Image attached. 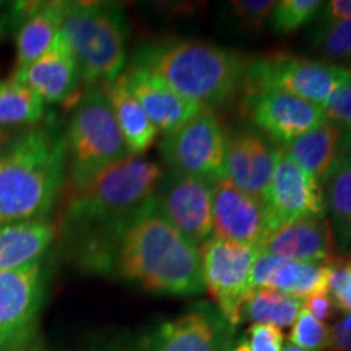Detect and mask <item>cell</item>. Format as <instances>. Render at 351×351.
Masks as SVG:
<instances>
[{
    "instance_id": "cell-1",
    "label": "cell",
    "mask_w": 351,
    "mask_h": 351,
    "mask_svg": "<svg viewBox=\"0 0 351 351\" xmlns=\"http://www.w3.org/2000/svg\"><path fill=\"white\" fill-rule=\"evenodd\" d=\"M161 179L163 169L155 161L127 156L86 187L70 192L57 225L65 256L90 274L109 275L122 231L155 197Z\"/></svg>"
},
{
    "instance_id": "cell-2",
    "label": "cell",
    "mask_w": 351,
    "mask_h": 351,
    "mask_svg": "<svg viewBox=\"0 0 351 351\" xmlns=\"http://www.w3.org/2000/svg\"><path fill=\"white\" fill-rule=\"evenodd\" d=\"M109 276L158 295L192 296L205 289L199 249L160 213L155 197L122 231Z\"/></svg>"
},
{
    "instance_id": "cell-3",
    "label": "cell",
    "mask_w": 351,
    "mask_h": 351,
    "mask_svg": "<svg viewBox=\"0 0 351 351\" xmlns=\"http://www.w3.org/2000/svg\"><path fill=\"white\" fill-rule=\"evenodd\" d=\"M67 174L65 132L54 116L0 156V225L47 219Z\"/></svg>"
},
{
    "instance_id": "cell-4",
    "label": "cell",
    "mask_w": 351,
    "mask_h": 351,
    "mask_svg": "<svg viewBox=\"0 0 351 351\" xmlns=\"http://www.w3.org/2000/svg\"><path fill=\"white\" fill-rule=\"evenodd\" d=\"M130 65L150 72L182 98L213 109L241 90L249 60L217 44L166 36L140 44Z\"/></svg>"
},
{
    "instance_id": "cell-5",
    "label": "cell",
    "mask_w": 351,
    "mask_h": 351,
    "mask_svg": "<svg viewBox=\"0 0 351 351\" xmlns=\"http://www.w3.org/2000/svg\"><path fill=\"white\" fill-rule=\"evenodd\" d=\"M67 184L77 192L101 173L125 160V140L103 86H86L73 104L67 132Z\"/></svg>"
},
{
    "instance_id": "cell-6",
    "label": "cell",
    "mask_w": 351,
    "mask_h": 351,
    "mask_svg": "<svg viewBox=\"0 0 351 351\" xmlns=\"http://www.w3.org/2000/svg\"><path fill=\"white\" fill-rule=\"evenodd\" d=\"M62 33L72 47L86 86L104 85L124 72L129 26L121 5L69 2Z\"/></svg>"
},
{
    "instance_id": "cell-7",
    "label": "cell",
    "mask_w": 351,
    "mask_h": 351,
    "mask_svg": "<svg viewBox=\"0 0 351 351\" xmlns=\"http://www.w3.org/2000/svg\"><path fill=\"white\" fill-rule=\"evenodd\" d=\"M234 327L218 307L194 304L169 320L117 332L86 351H231Z\"/></svg>"
},
{
    "instance_id": "cell-8",
    "label": "cell",
    "mask_w": 351,
    "mask_h": 351,
    "mask_svg": "<svg viewBox=\"0 0 351 351\" xmlns=\"http://www.w3.org/2000/svg\"><path fill=\"white\" fill-rule=\"evenodd\" d=\"M350 75L351 67L275 52L249 60L241 90H278L322 108Z\"/></svg>"
},
{
    "instance_id": "cell-9",
    "label": "cell",
    "mask_w": 351,
    "mask_h": 351,
    "mask_svg": "<svg viewBox=\"0 0 351 351\" xmlns=\"http://www.w3.org/2000/svg\"><path fill=\"white\" fill-rule=\"evenodd\" d=\"M47 283L44 261L0 271V351H23L33 343Z\"/></svg>"
},
{
    "instance_id": "cell-10",
    "label": "cell",
    "mask_w": 351,
    "mask_h": 351,
    "mask_svg": "<svg viewBox=\"0 0 351 351\" xmlns=\"http://www.w3.org/2000/svg\"><path fill=\"white\" fill-rule=\"evenodd\" d=\"M228 135L213 109L165 135L161 155L171 171L217 182L225 176Z\"/></svg>"
},
{
    "instance_id": "cell-11",
    "label": "cell",
    "mask_w": 351,
    "mask_h": 351,
    "mask_svg": "<svg viewBox=\"0 0 351 351\" xmlns=\"http://www.w3.org/2000/svg\"><path fill=\"white\" fill-rule=\"evenodd\" d=\"M202 274L205 288L232 327L241 322V307L251 291V274L258 256L256 247H247L212 238L202 245Z\"/></svg>"
},
{
    "instance_id": "cell-12",
    "label": "cell",
    "mask_w": 351,
    "mask_h": 351,
    "mask_svg": "<svg viewBox=\"0 0 351 351\" xmlns=\"http://www.w3.org/2000/svg\"><path fill=\"white\" fill-rule=\"evenodd\" d=\"M213 182L169 171L156 189L158 210L194 245L213 238L212 226Z\"/></svg>"
},
{
    "instance_id": "cell-13",
    "label": "cell",
    "mask_w": 351,
    "mask_h": 351,
    "mask_svg": "<svg viewBox=\"0 0 351 351\" xmlns=\"http://www.w3.org/2000/svg\"><path fill=\"white\" fill-rule=\"evenodd\" d=\"M271 228L311 218H326L327 205L322 184L300 168L276 147L275 169L263 197Z\"/></svg>"
},
{
    "instance_id": "cell-14",
    "label": "cell",
    "mask_w": 351,
    "mask_h": 351,
    "mask_svg": "<svg viewBox=\"0 0 351 351\" xmlns=\"http://www.w3.org/2000/svg\"><path fill=\"white\" fill-rule=\"evenodd\" d=\"M212 226L213 238L257 251L274 231L263 200L239 191L225 178L213 184Z\"/></svg>"
},
{
    "instance_id": "cell-15",
    "label": "cell",
    "mask_w": 351,
    "mask_h": 351,
    "mask_svg": "<svg viewBox=\"0 0 351 351\" xmlns=\"http://www.w3.org/2000/svg\"><path fill=\"white\" fill-rule=\"evenodd\" d=\"M244 108L265 138L283 147L326 121L322 108L278 90L244 95Z\"/></svg>"
},
{
    "instance_id": "cell-16",
    "label": "cell",
    "mask_w": 351,
    "mask_h": 351,
    "mask_svg": "<svg viewBox=\"0 0 351 351\" xmlns=\"http://www.w3.org/2000/svg\"><path fill=\"white\" fill-rule=\"evenodd\" d=\"M12 80L32 88L46 103L73 106L80 98V70L62 29L44 54L26 67L15 70Z\"/></svg>"
},
{
    "instance_id": "cell-17",
    "label": "cell",
    "mask_w": 351,
    "mask_h": 351,
    "mask_svg": "<svg viewBox=\"0 0 351 351\" xmlns=\"http://www.w3.org/2000/svg\"><path fill=\"white\" fill-rule=\"evenodd\" d=\"M276 161V145L261 132L238 130L228 137L225 176L232 186L263 200Z\"/></svg>"
},
{
    "instance_id": "cell-18",
    "label": "cell",
    "mask_w": 351,
    "mask_h": 351,
    "mask_svg": "<svg viewBox=\"0 0 351 351\" xmlns=\"http://www.w3.org/2000/svg\"><path fill=\"white\" fill-rule=\"evenodd\" d=\"M121 77L127 90L147 112L152 124L156 127V130L163 132L165 135L187 124L189 121H192L202 111L207 109L182 98L160 78L152 75L147 70L135 67V65H129L121 73Z\"/></svg>"
},
{
    "instance_id": "cell-19",
    "label": "cell",
    "mask_w": 351,
    "mask_h": 351,
    "mask_svg": "<svg viewBox=\"0 0 351 351\" xmlns=\"http://www.w3.org/2000/svg\"><path fill=\"white\" fill-rule=\"evenodd\" d=\"M332 276V258L322 262H298L261 254L251 274L252 288H271L306 300L315 293H327Z\"/></svg>"
},
{
    "instance_id": "cell-20",
    "label": "cell",
    "mask_w": 351,
    "mask_h": 351,
    "mask_svg": "<svg viewBox=\"0 0 351 351\" xmlns=\"http://www.w3.org/2000/svg\"><path fill=\"white\" fill-rule=\"evenodd\" d=\"M288 261L322 262L337 257L335 231L328 218H311L278 226L258 247Z\"/></svg>"
},
{
    "instance_id": "cell-21",
    "label": "cell",
    "mask_w": 351,
    "mask_h": 351,
    "mask_svg": "<svg viewBox=\"0 0 351 351\" xmlns=\"http://www.w3.org/2000/svg\"><path fill=\"white\" fill-rule=\"evenodd\" d=\"M67 3L64 0L23 2V15L16 29L15 70L33 64L49 49L52 41L62 29Z\"/></svg>"
},
{
    "instance_id": "cell-22",
    "label": "cell",
    "mask_w": 351,
    "mask_h": 351,
    "mask_svg": "<svg viewBox=\"0 0 351 351\" xmlns=\"http://www.w3.org/2000/svg\"><path fill=\"white\" fill-rule=\"evenodd\" d=\"M280 148L320 184L346 150L341 127L328 119Z\"/></svg>"
},
{
    "instance_id": "cell-23",
    "label": "cell",
    "mask_w": 351,
    "mask_h": 351,
    "mask_svg": "<svg viewBox=\"0 0 351 351\" xmlns=\"http://www.w3.org/2000/svg\"><path fill=\"white\" fill-rule=\"evenodd\" d=\"M56 239L57 225L49 219L0 225V271L43 261Z\"/></svg>"
},
{
    "instance_id": "cell-24",
    "label": "cell",
    "mask_w": 351,
    "mask_h": 351,
    "mask_svg": "<svg viewBox=\"0 0 351 351\" xmlns=\"http://www.w3.org/2000/svg\"><path fill=\"white\" fill-rule=\"evenodd\" d=\"M104 93H106L109 103H111L114 116L125 140L127 150L130 156H140L145 152L150 150L155 143L158 130L148 119L147 112L140 106L137 99L127 90L124 80L119 75L116 80L104 83Z\"/></svg>"
},
{
    "instance_id": "cell-25",
    "label": "cell",
    "mask_w": 351,
    "mask_h": 351,
    "mask_svg": "<svg viewBox=\"0 0 351 351\" xmlns=\"http://www.w3.org/2000/svg\"><path fill=\"white\" fill-rule=\"evenodd\" d=\"M301 309V298L271 288H252L241 307V320L285 328L295 324Z\"/></svg>"
},
{
    "instance_id": "cell-26",
    "label": "cell",
    "mask_w": 351,
    "mask_h": 351,
    "mask_svg": "<svg viewBox=\"0 0 351 351\" xmlns=\"http://www.w3.org/2000/svg\"><path fill=\"white\" fill-rule=\"evenodd\" d=\"M46 116V101L32 88L15 80L0 82V127L25 130L39 125Z\"/></svg>"
},
{
    "instance_id": "cell-27",
    "label": "cell",
    "mask_w": 351,
    "mask_h": 351,
    "mask_svg": "<svg viewBox=\"0 0 351 351\" xmlns=\"http://www.w3.org/2000/svg\"><path fill=\"white\" fill-rule=\"evenodd\" d=\"M346 148V147H345ZM330 223L345 243H351V153L345 150L322 184Z\"/></svg>"
},
{
    "instance_id": "cell-28",
    "label": "cell",
    "mask_w": 351,
    "mask_h": 351,
    "mask_svg": "<svg viewBox=\"0 0 351 351\" xmlns=\"http://www.w3.org/2000/svg\"><path fill=\"white\" fill-rule=\"evenodd\" d=\"M313 49L333 64L351 59V20H322L313 36Z\"/></svg>"
},
{
    "instance_id": "cell-29",
    "label": "cell",
    "mask_w": 351,
    "mask_h": 351,
    "mask_svg": "<svg viewBox=\"0 0 351 351\" xmlns=\"http://www.w3.org/2000/svg\"><path fill=\"white\" fill-rule=\"evenodd\" d=\"M326 2L319 0H282L270 15V28L278 34H291L322 15Z\"/></svg>"
},
{
    "instance_id": "cell-30",
    "label": "cell",
    "mask_w": 351,
    "mask_h": 351,
    "mask_svg": "<svg viewBox=\"0 0 351 351\" xmlns=\"http://www.w3.org/2000/svg\"><path fill=\"white\" fill-rule=\"evenodd\" d=\"M328 332H330V328L326 324L314 319L302 307L301 313L298 314L295 324H293L289 341H291V345L300 346L302 350L322 351L327 345Z\"/></svg>"
},
{
    "instance_id": "cell-31",
    "label": "cell",
    "mask_w": 351,
    "mask_h": 351,
    "mask_svg": "<svg viewBox=\"0 0 351 351\" xmlns=\"http://www.w3.org/2000/svg\"><path fill=\"white\" fill-rule=\"evenodd\" d=\"M276 5L274 0H234L231 8L245 29L261 32Z\"/></svg>"
},
{
    "instance_id": "cell-32",
    "label": "cell",
    "mask_w": 351,
    "mask_h": 351,
    "mask_svg": "<svg viewBox=\"0 0 351 351\" xmlns=\"http://www.w3.org/2000/svg\"><path fill=\"white\" fill-rule=\"evenodd\" d=\"M322 111L328 121L351 132V75L333 91Z\"/></svg>"
},
{
    "instance_id": "cell-33",
    "label": "cell",
    "mask_w": 351,
    "mask_h": 351,
    "mask_svg": "<svg viewBox=\"0 0 351 351\" xmlns=\"http://www.w3.org/2000/svg\"><path fill=\"white\" fill-rule=\"evenodd\" d=\"M330 293L337 309H341L346 314H351V275L348 263L339 257L332 258V276L328 283Z\"/></svg>"
},
{
    "instance_id": "cell-34",
    "label": "cell",
    "mask_w": 351,
    "mask_h": 351,
    "mask_svg": "<svg viewBox=\"0 0 351 351\" xmlns=\"http://www.w3.org/2000/svg\"><path fill=\"white\" fill-rule=\"evenodd\" d=\"M249 351H282L283 350V332L282 328L267 324H254L247 330Z\"/></svg>"
},
{
    "instance_id": "cell-35",
    "label": "cell",
    "mask_w": 351,
    "mask_h": 351,
    "mask_svg": "<svg viewBox=\"0 0 351 351\" xmlns=\"http://www.w3.org/2000/svg\"><path fill=\"white\" fill-rule=\"evenodd\" d=\"M302 307L313 315L314 319L326 324V320H330L337 313V306L333 302L330 293H315V295L307 296L302 300Z\"/></svg>"
},
{
    "instance_id": "cell-36",
    "label": "cell",
    "mask_w": 351,
    "mask_h": 351,
    "mask_svg": "<svg viewBox=\"0 0 351 351\" xmlns=\"http://www.w3.org/2000/svg\"><path fill=\"white\" fill-rule=\"evenodd\" d=\"M324 351H351V314L345 313L330 328Z\"/></svg>"
},
{
    "instance_id": "cell-37",
    "label": "cell",
    "mask_w": 351,
    "mask_h": 351,
    "mask_svg": "<svg viewBox=\"0 0 351 351\" xmlns=\"http://www.w3.org/2000/svg\"><path fill=\"white\" fill-rule=\"evenodd\" d=\"M322 20H351V0H330L322 12Z\"/></svg>"
},
{
    "instance_id": "cell-38",
    "label": "cell",
    "mask_w": 351,
    "mask_h": 351,
    "mask_svg": "<svg viewBox=\"0 0 351 351\" xmlns=\"http://www.w3.org/2000/svg\"><path fill=\"white\" fill-rule=\"evenodd\" d=\"M25 130H13V129H3V127H0V156H2L3 153H5L8 148L19 140V137Z\"/></svg>"
},
{
    "instance_id": "cell-39",
    "label": "cell",
    "mask_w": 351,
    "mask_h": 351,
    "mask_svg": "<svg viewBox=\"0 0 351 351\" xmlns=\"http://www.w3.org/2000/svg\"><path fill=\"white\" fill-rule=\"evenodd\" d=\"M20 19H21L20 8H19V5H16V3H13L10 13H7V15L0 16V34H2L7 29V23H10V25L13 23V25L19 26L20 25Z\"/></svg>"
},
{
    "instance_id": "cell-40",
    "label": "cell",
    "mask_w": 351,
    "mask_h": 351,
    "mask_svg": "<svg viewBox=\"0 0 351 351\" xmlns=\"http://www.w3.org/2000/svg\"><path fill=\"white\" fill-rule=\"evenodd\" d=\"M231 351H249V350H247V345H245V341H241V343L232 346Z\"/></svg>"
},
{
    "instance_id": "cell-41",
    "label": "cell",
    "mask_w": 351,
    "mask_h": 351,
    "mask_svg": "<svg viewBox=\"0 0 351 351\" xmlns=\"http://www.w3.org/2000/svg\"><path fill=\"white\" fill-rule=\"evenodd\" d=\"M345 147L351 153V132H346L345 134Z\"/></svg>"
},
{
    "instance_id": "cell-42",
    "label": "cell",
    "mask_w": 351,
    "mask_h": 351,
    "mask_svg": "<svg viewBox=\"0 0 351 351\" xmlns=\"http://www.w3.org/2000/svg\"><path fill=\"white\" fill-rule=\"evenodd\" d=\"M282 351H307V350H302L300 346H295V345H287Z\"/></svg>"
},
{
    "instance_id": "cell-43",
    "label": "cell",
    "mask_w": 351,
    "mask_h": 351,
    "mask_svg": "<svg viewBox=\"0 0 351 351\" xmlns=\"http://www.w3.org/2000/svg\"><path fill=\"white\" fill-rule=\"evenodd\" d=\"M23 351H44L41 346L36 345V343H32L29 346H26V348Z\"/></svg>"
},
{
    "instance_id": "cell-44",
    "label": "cell",
    "mask_w": 351,
    "mask_h": 351,
    "mask_svg": "<svg viewBox=\"0 0 351 351\" xmlns=\"http://www.w3.org/2000/svg\"><path fill=\"white\" fill-rule=\"evenodd\" d=\"M348 271H350V275H351V261H350V263H348Z\"/></svg>"
},
{
    "instance_id": "cell-45",
    "label": "cell",
    "mask_w": 351,
    "mask_h": 351,
    "mask_svg": "<svg viewBox=\"0 0 351 351\" xmlns=\"http://www.w3.org/2000/svg\"><path fill=\"white\" fill-rule=\"evenodd\" d=\"M350 60H351V59H350Z\"/></svg>"
}]
</instances>
